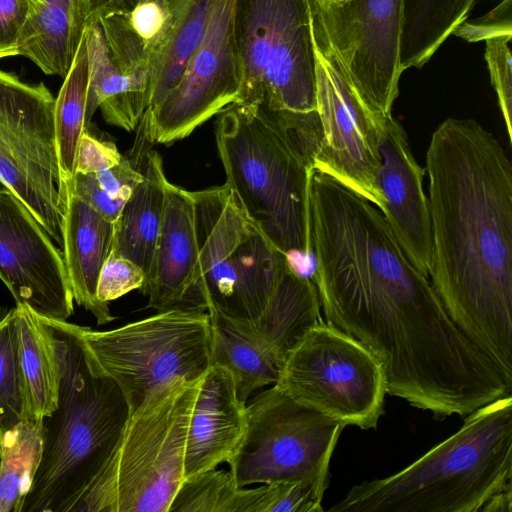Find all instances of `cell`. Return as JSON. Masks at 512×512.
Masks as SVG:
<instances>
[{
    "instance_id": "f546056e",
    "label": "cell",
    "mask_w": 512,
    "mask_h": 512,
    "mask_svg": "<svg viewBox=\"0 0 512 512\" xmlns=\"http://www.w3.org/2000/svg\"><path fill=\"white\" fill-rule=\"evenodd\" d=\"M25 421L32 420L20 368L15 310L12 308L0 318V427L4 434Z\"/></svg>"
},
{
    "instance_id": "74e56055",
    "label": "cell",
    "mask_w": 512,
    "mask_h": 512,
    "mask_svg": "<svg viewBox=\"0 0 512 512\" xmlns=\"http://www.w3.org/2000/svg\"><path fill=\"white\" fill-rule=\"evenodd\" d=\"M100 186L122 204L128 200L135 187L143 180V171L123 156L115 166L95 173Z\"/></svg>"
},
{
    "instance_id": "7a4b0ae2",
    "label": "cell",
    "mask_w": 512,
    "mask_h": 512,
    "mask_svg": "<svg viewBox=\"0 0 512 512\" xmlns=\"http://www.w3.org/2000/svg\"><path fill=\"white\" fill-rule=\"evenodd\" d=\"M215 122L226 184L281 252L311 256L309 185L321 146L319 117L232 103Z\"/></svg>"
},
{
    "instance_id": "4316f807",
    "label": "cell",
    "mask_w": 512,
    "mask_h": 512,
    "mask_svg": "<svg viewBox=\"0 0 512 512\" xmlns=\"http://www.w3.org/2000/svg\"><path fill=\"white\" fill-rule=\"evenodd\" d=\"M63 79L54 104V127L61 181H66L76 173L79 142L87 130L85 115L89 61L84 33L72 65Z\"/></svg>"
},
{
    "instance_id": "cb8c5ba5",
    "label": "cell",
    "mask_w": 512,
    "mask_h": 512,
    "mask_svg": "<svg viewBox=\"0 0 512 512\" xmlns=\"http://www.w3.org/2000/svg\"><path fill=\"white\" fill-rule=\"evenodd\" d=\"M143 180L135 187L114 222L112 251L139 265L149 275L159 236L167 180L157 151H148Z\"/></svg>"
},
{
    "instance_id": "7bdbcfd3",
    "label": "cell",
    "mask_w": 512,
    "mask_h": 512,
    "mask_svg": "<svg viewBox=\"0 0 512 512\" xmlns=\"http://www.w3.org/2000/svg\"><path fill=\"white\" fill-rule=\"evenodd\" d=\"M2 441H3V432H2V429L0 427V452H1V447H2Z\"/></svg>"
},
{
    "instance_id": "b9f144b4",
    "label": "cell",
    "mask_w": 512,
    "mask_h": 512,
    "mask_svg": "<svg viewBox=\"0 0 512 512\" xmlns=\"http://www.w3.org/2000/svg\"><path fill=\"white\" fill-rule=\"evenodd\" d=\"M318 5L325 6V5H339L343 4L349 0H314Z\"/></svg>"
},
{
    "instance_id": "1f68e13d",
    "label": "cell",
    "mask_w": 512,
    "mask_h": 512,
    "mask_svg": "<svg viewBox=\"0 0 512 512\" xmlns=\"http://www.w3.org/2000/svg\"><path fill=\"white\" fill-rule=\"evenodd\" d=\"M238 488L230 472L204 471L183 481L169 512H234Z\"/></svg>"
},
{
    "instance_id": "ab89813d",
    "label": "cell",
    "mask_w": 512,
    "mask_h": 512,
    "mask_svg": "<svg viewBox=\"0 0 512 512\" xmlns=\"http://www.w3.org/2000/svg\"><path fill=\"white\" fill-rule=\"evenodd\" d=\"M85 26L100 19L129 12L139 0H82Z\"/></svg>"
},
{
    "instance_id": "9a60e30c",
    "label": "cell",
    "mask_w": 512,
    "mask_h": 512,
    "mask_svg": "<svg viewBox=\"0 0 512 512\" xmlns=\"http://www.w3.org/2000/svg\"><path fill=\"white\" fill-rule=\"evenodd\" d=\"M199 251V292L206 311L245 321L238 247L251 221L231 188L191 192Z\"/></svg>"
},
{
    "instance_id": "4fadbf2b",
    "label": "cell",
    "mask_w": 512,
    "mask_h": 512,
    "mask_svg": "<svg viewBox=\"0 0 512 512\" xmlns=\"http://www.w3.org/2000/svg\"><path fill=\"white\" fill-rule=\"evenodd\" d=\"M317 112L321 146L314 162L320 171L354 190L381 212L378 185L381 155L378 125L360 102L334 56L313 32Z\"/></svg>"
},
{
    "instance_id": "277c9868",
    "label": "cell",
    "mask_w": 512,
    "mask_h": 512,
    "mask_svg": "<svg viewBox=\"0 0 512 512\" xmlns=\"http://www.w3.org/2000/svg\"><path fill=\"white\" fill-rule=\"evenodd\" d=\"M512 489V395L467 415L461 428L401 471L354 485L331 512H482Z\"/></svg>"
},
{
    "instance_id": "8992f818",
    "label": "cell",
    "mask_w": 512,
    "mask_h": 512,
    "mask_svg": "<svg viewBox=\"0 0 512 512\" xmlns=\"http://www.w3.org/2000/svg\"><path fill=\"white\" fill-rule=\"evenodd\" d=\"M234 103L319 117L310 0H233Z\"/></svg>"
},
{
    "instance_id": "2e32d148",
    "label": "cell",
    "mask_w": 512,
    "mask_h": 512,
    "mask_svg": "<svg viewBox=\"0 0 512 512\" xmlns=\"http://www.w3.org/2000/svg\"><path fill=\"white\" fill-rule=\"evenodd\" d=\"M377 130L378 185L385 199L381 213L409 259L429 277L432 237L423 188L425 168L414 158L405 130L392 115L378 123Z\"/></svg>"
},
{
    "instance_id": "9c48e42d",
    "label": "cell",
    "mask_w": 512,
    "mask_h": 512,
    "mask_svg": "<svg viewBox=\"0 0 512 512\" xmlns=\"http://www.w3.org/2000/svg\"><path fill=\"white\" fill-rule=\"evenodd\" d=\"M344 427L273 384L246 403L245 430L229 472L239 487L329 477Z\"/></svg>"
},
{
    "instance_id": "5bb4252c",
    "label": "cell",
    "mask_w": 512,
    "mask_h": 512,
    "mask_svg": "<svg viewBox=\"0 0 512 512\" xmlns=\"http://www.w3.org/2000/svg\"><path fill=\"white\" fill-rule=\"evenodd\" d=\"M0 279L41 317L66 320L74 298L62 252L25 205L0 188Z\"/></svg>"
},
{
    "instance_id": "e575fe53",
    "label": "cell",
    "mask_w": 512,
    "mask_h": 512,
    "mask_svg": "<svg viewBox=\"0 0 512 512\" xmlns=\"http://www.w3.org/2000/svg\"><path fill=\"white\" fill-rule=\"evenodd\" d=\"M511 1L503 0L494 10L483 18L470 22L464 21L453 34L468 42L486 41L495 36H512Z\"/></svg>"
},
{
    "instance_id": "d6986e66",
    "label": "cell",
    "mask_w": 512,
    "mask_h": 512,
    "mask_svg": "<svg viewBox=\"0 0 512 512\" xmlns=\"http://www.w3.org/2000/svg\"><path fill=\"white\" fill-rule=\"evenodd\" d=\"M62 254L74 301L91 312L98 325L112 320L108 304L97 298L101 269L109 256L114 223L77 197L62 183Z\"/></svg>"
},
{
    "instance_id": "ffe728a7",
    "label": "cell",
    "mask_w": 512,
    "mask_h": 512,
    "mask_svg": "<svg viewBox=\"0 0 512 512\" xmlns=\"http://www.w3.org/2000/svg\"><path fill=\"white\" fill-rule=\"evenodd\" d=\"M195 0H139L127 13L99 20L109 52L127 74L146 73L166 51ZM151 87V86H150Z\"/></svg>"
},
{
    "instance_id": "8d00e7d4",
    "label": "cell",
    "mask_w": 512,
    "mask_h": 512,
    "mask_svg": "<svg viewBox=\"0 0 512 512\" xmlns=\"http://www.w3.org/2000/svg\"><path fill=\"white\" fill-rule=\"evenodd\" d=\"M66 183L82 201L111 222H115L124 204L111 197L99 184L95 173H75Z\"/></svg>"
},
{
    "instance_id": "603a6c76",
    "label": "cell",
    "mask_w": 512,
    "mask_h": 512,
    "mask_svg": "<svg viewBox=\"0 0 512 512\" xmlns=\"http://www.w3.org/2000/svg\"><path fill=\"white\" fill-rule=\"evenodd\" d=\"M84 29L82 0H29L27 18L7 57H26L46 75L64 78Z\"/></svg>"
},
{
    "instance_id": "d590c367",
    "label": "cell",
    "mask_w": 512,
    "mask_h": 512,
    "mask_svg": "<svg viewBox=\"0 0 512 512\" xmlns=\"http://www.w3.org/2000/svg\"><path fill=\"white\" fill-rule=\"evenodd\" d=\"M122 158L113 142L99 140L85 130L78 146L76 173H96L117 165Z\"/></svg>"
},
{
    "instance_id": "484cf974",
    "label": "cell",
    "mask_w": 512,
    "mask_h": 512,
    "mask_svg": "<svg viewBox=\"0 0 512 512\" xmlns=\"http://www.w3.org/2000/svg\"><path fill=\"white\" fill-rule=\"evenodd\" d=\"M476 0H404L401 68L423 67L472 10Z\"/></svg>"
},
{
    "instance_id": "8fae6325",
    "label": "cell",
    "mask_w": 512,
    "mask_h": 512,
    "mask_svg": "<svg viewBox=\"0 0 512 512\" xmlns=\"http://www.w3.org/2000/svg\"><path fill=\"white\" fill-rule=\"evenodd\" d=\"M313 32L327 46L354 93L379 123L399 95L404 0H310Z\"/></svg>"
},
{
    "instance_id": "f1b7e54d",
    "label": "cell",
    "mask_w": 512,
    "mask_h": 512,
    "mask_svg": "<svg viewBox=\"0 0 512 512\" xmlns=\"http://www.w3.org/2000/svg\"><path fill=\"white\" fill-rule=\"evenodd\" d=\"M213 0H195L187 17L151 73L149 105L156 107L178 82L205 34Z\"/></svg>"
},
{
    "instance_id": "7402d4cb",
    "label": "cell",
    "mask_w": 512,
    "mask_h": 512,
    "mask_svg": "<svg viewBox=\"0 0 512 512\" xmlns=\"http://www.w3.org/2000/svg\"><path fill=\"white\" fill-rule=\"evenodd\" d=\"M89 61L86 127L97 109L104 120L126 131L134 130L149 105V74H127L114 62L99 24L85 26Z\"/></svg>"
},
{
    "instance_id": "d6a6232c",
    "label": "cell",
    "mask_w": 512,
    "mask_h": 512,
    "mask_svg": "<svg viewBox=\"0 0 512 512\" xmlns=\"http://www.w3.org/2000/svg\"><path fill=\"white\" fill-rule=\"evenodd\" d=\"M512 36H495L485 41V61L498 98L508 139L512 141Z\"/></svg>"
},
{
    "instance_id": "f35d334b",
    "label": "cell",
    "mask_w": 512,
    "mask_h": 512,
    "mask_svg": "<svg viewBox=\"0 0 512 512\" xmlns=\"http://www.w3.org/2000/svg\"><path fill=\"white\" fill-rule=\"evenodd\" d=\"M29 11V0H0V60L7 58Z\"/></svg>"
},
{
    "instance_id": "3957f363",
    "label": "cell",
    "mask_w": 512,
    "mask_h": 512,
    "mask_svg": "<svg viewBox=\"0 0 512 512\" xmlns=\"http://www.w3.org/2000/svg\"><path fill=\"white\" fill-rule=\"evenodd\" d=\"M59 361L58 404L42 418V453L19 512H75L130 414L118 385L90 362L74 324L41 317Z\"/></svg>"
},
{
    "instance_id": "ba28073f",
    "label": "cell",
    "mask_w": 512,
    "mask_h": 512,
    "mask_svg": "<svg viewBox=\"0 0 512 512\" xmlns=\"http://www.w3.org/2000/svg\"><path fill=\"white\" fill-rule=\"evenodd\" d=\"M275 384L344 426L376 428L384 413L381 363L360 341L328 322L311 328L295 345Z\"/></svg>"
},
{
    "instance_id": "60d3db41",
    "label": "cell",
    "mask_w": 512,
    "mask_h": 512,
    "mask_svg": "<svg viewBox=\"0 0 512 512\" xmlns=\"http://www.w3.org/2000/svg\"><path fill=\"white\" fill-rule=\"evenodd\" d=\"M482 512H512V489L493 496Z\"/></svg>"
},
{
    "instance_id": "5b68a950",
    "label": "cell",
    "mask_w": 512,
    "mask_h": 512,
    "mask_svg": "<svg viewBox=\"0 0 512 512\" xmlns=\"http://www.w3.org/2000/svg\"><path fill=\"white\" fill-rule=\"evenodd\" d=\"M199 380L171 379L130 412L75 512H169L185 480L186 436Z\"/></svg>"
},
{
    "instance_id": "7c38bea8",
    "label": "cell",
    "mask_w": 512,
    "mask_h": 512,
    "mask_svg": "<svg viewBox=\"0 0 512 512\" xmlns=\"http://www.w3.org/2000/svg\"><path fill=\"white\" fill-rule=\"evenodd\" d=\"M233 0H213L208 25L173 89L140 119L142 140L170 144L189 136L240 91L241 74L233 33Z\"/></svg>"
},
{
    "instance_id": "e0dca14e",
    "label": "cell",
    "mask_w": 512,
    "mask_h": 512,
    "mask_svg": "<svg viewBox=\"0 0 512 512\" xmlns=\"http://www.w3.org/2000/svg\"><path fill=\"white\" fill-rule=\"evenodd\" d=\"M147 307L206 311L199 292V251L191 192L165 182L164 212L152 266L140 289Z\"/></svg>"
},
{
    "instance_id": "d4e9b609",
    "label": "cell",
    "mask_w": 512,
    "mask_h": 512,
    "mask_svg": "<svg viewBox=\"0 0 512 512\" xmlns=\"http://www.w3.org/2000/svg\"><path fill=\"white\" fill-rule=\"evenodd\" d=\"M19 362L32 421L57 407L60 383L56 340L40 316L23 304L14 307Z\"/></svg>"
},
{
    "instance_id": "836d02e7",
    "label": "cell",
    "mask_w": 512,
    "mask_h": 512,
    "mask_svg": "<svg viewBox=\"0 0 512 512\" xmlns=\"http://www.w3.org/2000/svg\"><path fill=\"white\" fill-rule=\"evenodd\" d=\"M144 282L145 273L139 265L111 250L99 275L97 298L108 304L132 290H140Z\"/></svg>"
},
{
    "instance_id": "ac0fdd59",
    "label": "cell",
    "mask_w": 512,
    "mask_h": 512,
    "mask_svg": "<svg viewBox=\"0 0 512 512\" xmlns=\"http://www.w3.org/2000/svg\"><path fill=\"white\" fill-rule=\"evenodd\" d=\"M246 425V403L237 395L231 374L211 364L199 380L189 418L185 479L228 463Z\"/></svg>"
},
{
    "instance_id": "83f0119b",
    "label": "cell",
    "mask_w": 512,
    "mask_h": 512,
    "mask_svg": "<svg viewBox=\"0 0 512 512\" xmlns=\"http://www.w3.org/2000/svg\"><path fill=\"white\" fill-rule=\"evenodd\" d=\"M42 453V418L3 434L0 452V512H19Z\"/></svg>"
},
{
    "instance_id": "4dcf8cb0",
    "label": "cell",
    "mask_w": 512,
    "mask_h": 512,
    "mask_svg": "<svg viewBox=\"0 0 512 512\" xmlns=\"http://www.w3.org/2000/svg\"><path fill=\"white\" fill-rule=\"evenodd\" d=\"M329 477L263 483L246 490L247 512H323Z\"/></svg>"
},
{
    "instance_id": "52a82bcc",
    "label": "cell",
    "mask_w": 512,
    "mask_h": 512,
    "mask_svg": "<svg viewBox=\"0 0 512 512\" xmlns=\"http://www.w3.org/2000/svg\"><path fill=\"white\" fill-rule=\"evenodd\" d=\"M74 327L90 362L118 385L130 412L165 382L197 381L211 365L207 311L169 309L105 331Z\"/></svg>"
},
{
    "instance_id": "44dd1931",
    "label": "cell",
    "mask_w": 512,
    "mask_h": 512,
    "mask_svg": "<svg viewBox=\"0 0 512 512\" xmlns=\"http://www.w3.org/2000/svg\"><path fill=\"white\" fill-rule=\"evenodd\" d=\"M318 292L312 279L291 264L278 281L261 317L244 322L250 346L281 367L295 345L322 322Z\"/></svg>"
},
{
    "instance_id": "6da1fadb",
    "label": "cell",
    "mask_w": 512,
    "mask_h": 512,
    "mask_svg": "<svg viewBox=\"0 0 512 512\" xmlns=\"http://www.w3.org/2000/svg\"><path fill=\"white\" fill-rule=\"evenodd\" d=\"M430 282L465 336L512 383V163L479 122L447 118L426 152Z\"/></svg>"
},
{
    "instance_id": "30bf717a",
    "label": "cell",
    "mask_w": 512,
    "mask_h": 512,
    "mask_svg": "<svg viewBox=\"0 0 512 512\" xmlns=\"http://www.w3.org/2000/svg\"><path fill=\"white\" fill-rule=\"evenodd\" d=\"M55 98L0 69V183L62 248V181L54 127Z\"/></svg>"
}]
</instances>
